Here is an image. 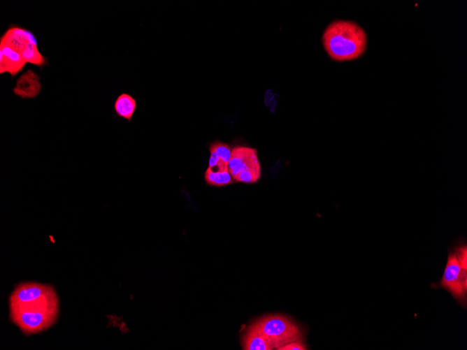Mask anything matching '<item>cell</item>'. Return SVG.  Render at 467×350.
Masks as SVG:
<instances>
[{
    "label": "cell",
    "instance_id": "6da1fadb",
    "mask_svg": "<svg viewBox=\"0 0 467 350\" xmlns=\"http://www.w3.org/2000/svg\"><path fill=\"white\" fill-rule=\"evenodd\" d=\"M322 41L331 59L336 61H350L364 54L367 47V35L356 22L336 20L325 28Z\"/></svg>",
    "mask_w": 467,
    "mask_h": 350
},
{
    "label": "cell",
    "instance_id": "7a4b0ae2",
    "mask_svg": "<svg viewBox=\"0 0 467 350\" xmlns=\"http://www.w3.org/2000/svg\"><path fill=\"white\" fill-rule=\"evenodd\" d=\"M10 317L25 335L42 332L52 326L57 317V293L21 304H9Z\"/></svg>",
    "mask_w": 467,
    "mask_h": 350
},
{
    "label": "cell",
    "instance_id": "3957f363",
    "mask_svg": "<svg viewBox=\"0 0 467 350\" xmlns=\"http://www.w3.org/2000/svg\"><path fill=\"white\" fill-rule=\"evenodd\" d=\"M439 286L447 291L463 307L467 297V250L466 246L458 247L450 253Z\"/></svg>",
    "mask_w": 467,
    "mask_h": 350
},
{
    "label": "cell",
    "instance_id": "277c9868",
    "mask_svg": "<svg viewBox=\"0 0 467 350\" xmlns=\"http://www.w3.org/2000/svg\"><path fill=\"white\" fill-rule=\"evenodd\" d=\"M254 324L270 340L276 349L291 342L302 340L303 338L299 326L285 316H264L256 320Z\"/></svg>",
    "mask_w": 467,
    "mask_h": 350
},
{
    "label": "cell",
    "instance_id": "5b68a950",
    "mask_svg": "<svg viewBox=\"0 0 467 350\" xmlns=\"http://www.w3.org/2000/svg\"><path fill=\"white\" fill-rule=\"evenodd\" d=\"M228 172L235 182L246 184L257 182L261 173L257 150L246 146L233 147Z\"/></svg>",
    "mask_w": 467,
    "mask_h": 350
},
{
    "label": "cell",
    "instance_id": "8992f818",
    "mask_svg": "<svg viewBox=\"0 0 467 350\" xmlns=\"http://www.w3.org/2000/svg\"><path fill=\"white\" fill-rule=\"evenodd\" d=\"M56 294L50 285L34 282H24L17 285L9 298L10 304H21L36 301Z\"/></svg>",
    "mask_w": 467,
    "mask_h": 350
},
{
    "label": "cell",
    "instance_id": "52a82bcc",
    "mask_svg": "<svg viewBox=\"0 0 467 350\" xmlns=\"http://www.w3.org/2000/svg\"><path fill=\"white\" fill-rule=\"evenodd\" d=\"M38 43L34 34L23 27L10 25L2 34L0 43H3L20 54L30 44Z\"/></svg>",
    "mask_w": 467,
    "mask_h": 350
},
{
    "label": "cell",
    "instance_id": "ba28073f",
    "mask_svg": "<svg viewBox=\"0 0 467 350\" xmlns=\"http://www.w3.org/2000/svg\"><path fill=\"white\" fill-rule=\"evenodd\" d=\"M40 80V76L29 68L17 79L13 92L22 99H35L41 92L42 85Z\"/></svg>",
    "mask_w": 467,
    "mask_h": 350
},
{
    "label": "cell",
    "instance_id": "9c48e42d",
    "mask_svg": "<svg viewBox=\"0 0 467 350\" xmlns=\"http://www.w3.org/2000/svg\"><path fill=\"white\" fill-rule=\"evenodd\" d=\"M26 64L19 52L0 43V74L8 73L14 77L23 70Z\"/></svg>",
    "mask_w": 467,
    "mask_h": 350
},
{
    "label": "cell",
    "instance_id": "30bf717a",
    "mask_svg": "<svg viewBox=\"0 0 467 350\" xmlns=\"http://www.w3.org/2000/svg\"><path fill=\"white\" fill-rule=\"evenodd\" d=\"M208 167L214 172L228 171V163L231 157V147L229 145L215 141L209 147Z\"/></svg>",
    "mask_w": 467,
    "mask_h": 350
},
{
    "label": "cell",
    "instance_id": "8fae6325",
    "mask_svg": "<svg viewBox=\"0 0 467 350\" xmlns=\"http://www.w3.org/2000/svg\"><path fill=\"white\" fill-rule=\"evenodd\" d=\"M243 349L245 350H272L275 347L254 324L249 326L242 340Z\"/></svg>",
    "mask_w": 467,
    "mask_h": 350
},
{
    "label": "cell",
    "instance_id": "7c38bea8",
    "mask_svg": "<svg viewBox=\"0 0 467 350\" xmlns=\"http://www.w3.org/2000/svg\"><path fill=\"white\" fill-rule=\"evenodd\" d=\"M113 107L117 116L130 122L136 110L137 104L136 99L132 96L122 93L115 101Z\"/></svg>",
    "mask_w": 467,
    "mask_h": 350
},
{
    "label": "cell",
    "instance_id": "4fadbf2b",
    "mask_svg": "<svg viewBox=\"0 0 467 350\" xmlns=\"http://www.w3.org/2000/svg\"><path fill=\"white\" fill-rule=\"evenodd\" d=\"M26 63L43 68L48 64L47 57H44L38 50V43H30L20 54Z\"/></svg>",
    "mask_w": 467,
    "mask_h": 350
},
{
    "label": "cell",
    "instance_id": "5bb4252c",
    "mask_svg": "<svg viewBox=\"0 0 467 350\" xmlns=\"http://www.w3.org/2000/svg\"><path fill=\"white\" fill-rule=\"evenodd\" d=\"M204 177L206 183L213 187H224L235 182L228 171L214 172L209 168L206 170Z\"/></svg>",
    "mask_w": 467,
    "mask_h": 350
},
{
    "label": "cell",
    "instance_id": "9a60e30c",
    "mask_svg": "<svg viewBox=\"0 0 467 350\" xmlns=\"http://www.w3.org/2000/svg\"><path fill=\"white\" fill-rule=\"evenodd\" d=\"M308 349L303 340L291 342L278 349V350H306Z\"/></svg>",
    "mask_w": 467,
    "mask_h": 350
}]
</instances>
